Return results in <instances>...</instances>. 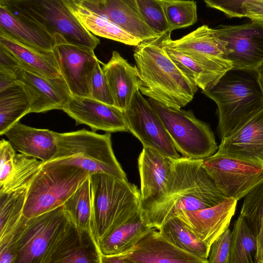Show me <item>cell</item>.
Returning a JSON list of instances; mask_svg holds the SVG:
<instances>
[{
	"label": "cell",
	"instance_id": "cell-1",
	"mask_svg": "<svg viewBox=\"0 0 263 263\" xmlns=\"http://www.w3.org/2000/svg\"><path fill=\"white\" fill-rule=\"evenodd\" d=\"M226 198L204 168L202 160L181 157L175 160L163 192L140 211L146 226L158 229L181 211L213 207Z\"/></svg>",
	"mask_w": 263,
	"mask_h": 263
},
{
	"label": "cell",
	"instance_id": "cell-2",
	"mask_svg": "<svg viewBox=\"0 0 263 263\" xmlns=\"http://www.w3.org/2000/svg\"><path fill=\"white\" fill-rule=\"evenodd\" d=\"M134 58L142 95L176 109L193 100L198 87L168 55L161 37L140 43Z\"/></svg>",
	"mask_w": 263,
	"mask_h": 263
},
{
	"label": "cell",
	"instance_id": "cell-3",
	"mask_svg": "<svg viewBox=\"0 0 263 263\" xmlns=\"http://www.w3.org/2000/svg\"><path fill=\"white\" fill-rule=\"evenodd\" d=\"M201 92L217 106L218 132L227 137L263 108V92L256 70L232 68Z\"/></svg>",
	"mask_w": 263,
	"mask_h": 263
},
{
	"label": "cell",
	"instance_id": "cell-4",
	"mask_svg": "<svg viewBox=\"0 0 263 263\" xmlns=\"http://www.w3.org/2000/svg\"><path fill=\"white\" fill-rule=\"evenodd\" d=\"M91 228L97 242L140 210V192L127 180L103 173L90 176Z\"/></svg>",
	"mask_w": 263,
	"mask_h": 263
},
{
	"label": "cell",
	"instance_id": "cell-5",
	"mask_svg": "<svg viewBox=\"0 0 263 263\" xmlns=\"http://www.w3.org/2000/svg\"><path fill=\"white\" fill-rule=\"evenodd\" d=\"M54 134L57 151L50 161L77 166L89 176L103 173L127 180L114 154L110 133L100 135L83 129Z\"/></svg>",
	"mask_w": 263,
	"mask_h": 263
},
{
	"label": "cell",
	"instance_id": "cell-6",
	"mask_svg": "<svg viewBox=\"0 0 263 263\" xmlns=\"http://www.w3.org/2000/svg\"><path fill=\"white\" fill-rule=\"evenodd\" d=\"M89 176L76 166L44 163L28 186L23 215L29 219L62 206Z\"/></svg>",
	"mask_w": 263,
	"mask_h": 263
},
{
	"label": "cell",
	"instance_id": "cell-7",
	"mask_svg": "<svg viewBox=\"0 0 263 263\" xmlns=\"http://www.w3.org/2000/svg\"><path fill=\"white\" fill-rule=\"evenodd\" d=\"M13 13L60 34L73 44L94 50L100 40L89 32L71 11L65 0H0Z\"/></svg>",
	"mask_w": 263,
	"mask_h": 263
},
{
	"label": "cell",
	"instance_id": "cell-8",
	"mask_svg": "<svg viewBox=\"0 0 263 263\" xmlns=\"http://www.w3.org/2000/svg\"><path fill=\"white\" fill-rule=\"evenodd\" d=\"M148 101L182 157L203 160L217 152L218 146L210 126L196 118L192 111L170 107L149 98Z\"/></svg>",
	"mask_w": 263,
	"mask_h": 263
},
{
	"label": "cell",
	"instance_id": "cell-9",
	"mask_svg": "<svg viewBox=\"0 0 263 263\" xmlns=\"http://www.w3.org/2000/svg\"><path fill=\"white\" fill-rule=\"evenodd\" d=\"M70 221L63 205L38 216L27 218L16 242L13 263H44Z\"/></svg>",
	"mask_w": 263,
	"mask_h": 263
},
{
	"label": "cell",
	"instance_id": "cell-10",
	"mask_svg": "<svg viewBox=\"0 0 263 263\" xmlns=\"http://www.w3.org/2000/svg\"><path fill=\"white\" fill-rule=\"evenodd\" d=\"M202 163L227 198L238 201L263 181V167L252 163L216 153L202 160Z\"/></svg>",
	"mask_w": 263,
	"mask_h": 263
},
{
	"label": "cell",
	"instance_id": "cell-11",
	"mask_svg": "<svg viewBox=\"0 0 263 263\" xmlns=\"http://www.w3.org/2000/svg\"><path fill=\"white\" fill-rule=\"evenodd\" d=\"M123 113L128 132L140 140L143 147L172 159L181 157L159 116L139 90Z\"/></svg>",
	"mask_w": 263,
	"mask_h": 263
},
{
	"label": "cell",
	"instance_id": "cell-12",
	"mask_svg": "<svg viewBox=\"0 0 263 263\" xmlns=\"http://www.w3.org/2000/svg\"><path fill=\"white\" fill-rule=\"evenodd\" d=\"M53 52L60 72L72 96H90L91 77L99 61L94 50L72 44L54 35Z\"/></svg>",
	"mask_w": 263,
	"mask_h": 263
},
{
	"label": "cell",
	"instance_id": "cell-13",
	"mask_svg": "<svg viewBox=\"0 0 263 263\" xmlns=\"http://www.w3.org/2000/svg\"><path fill=\"white\" fill-rule=\"evenodd\" d=\"M216 29L226 43L227 59L233 68L256 70L263 62V23L251 21Z\"/></svg>",
	"mask_w": 263,
	"mask_h": 263
},
{
	"label": "cell",
	"instance_id": "cell-14",
	"mask_svg": "<svg viewBox=\"0 0 263 263\" xmlns=\"http://www.w3.org/2000/svg\"><path fill=\"white\" fill-rule=\"evenodd\" d=\"M63 110L76 121L93 131L128 132L124 113L114 105L88 97L71 96Z\"/></svg>",
	"mask_w": 263,
	"mask_h": 263
},
{
	"label": "cell",
	"instance_id": "cell-15",
	"mask_svg": "<svg viewBox=\"0 0 263 263\" xmlns=\"http://www.w3.org/2000/svg\"><path fill=\"white\" fill-rule=\"evenodd\" d=\"M83 5L96 12L141 42L161 37L145 21L137 0H80Z\"/></svg>",
	"mask_w": 263,
	"mask_h": 263
},
{
	"label": "cell",
	"instance_id": "cell-16",
	"mask_svg": "<svg viewBox=\"0 0 263 263\" xmlns=\"http://www.w3.org/2000/svg\"><path fill=\"white\" fill-rule=\"evenodd\" d=\"M237 201L227 198L213 207L194 211H182L177 216L201 241L210 247L229 228Z\"/></svg>",
	"mask_w": 263,
	"mask_h": 263
},
{
	"label": "cell",
	"instance_id": "cell-17",
	"mask_svg": "<svg viewBox=\"0 0 263 263\" xmlns=\"http://www.w3.org/2000/svg\"><path fill=\"white\" fill-rule=\"evenodd\" d=\"M263 167V108L230 136L216 153Z\"/></svg>",
	"mask_w": 263,
	"mask_h": 263
},
{
	"label": "cell",
	"instance_id": "cell-18",
	"mask_svg": "<svg viewBox=\"0 0 263 263\" xmlns=\"http://www.w3.org/2000/svg\"><path fill=\"white\" fill-rule=\"evenodd\" d=\"M101 256L91 231H80L70 221L44 263H101Z\"/></svg>",
	"mask_w": 263,
	"mask_h": 263
},
{
	"label": "cell",
	"instance_id": "cell-19",
	"mask_svg": "<svg viewBox=\"0 0 263 263\" xmlns=\"http://www.w3.org/2000/svg\"><path fill=\"white\" fill-rule=\"evenodd\" d=\"M16 81L23 86L30 99V113L63 110L71 96L63 78H45L22 68Z\"/></svg>",
	"mask_w": 263,
	"mask_h": 263
},
{
	"label": "cell",
	"instance_id": "cell-20",
	"mask_svg": "<svg viewBox=\"0 0 263 263\" xmlns=\"http://www.w3.org/2000/svg\"><path fill=\"white\" fill-rule=\"evenodd\" d=\"M128 263H209L177 247L153 228L129 252L122 254Z\"/></svg>",
	"mask_w": 263,
	"mask_h": 263
},
{
	"label": "cell",
	"instance_id": "cell-21",
	"mask_svg": "<svg viewBox=\"0 0 263 263\" xmlns=\"http://www.w3.org/2000/svg\"><path fill=\"white\" fill-rule=\"evenodd\" d=\"M175 160L155 150L143 147L138 158L140 209L152 203L163 192Z\"/></svg>",
	"mask_w": 263,
	"mask_h": 263
},
{
	"label": "cell",
	"instance_id": "cell-22",
	"mask_svg": "<svg viewBox=\"0 0 263 263\" xmlns=\"http://www.w3.org/2000/svg\"><path fill=\"white\" fill-rule=\"evenodd\" d=\"M163 46L172 61L201 90L213 86L233 68L232 63L226 59L181 51Z\"/></svg>",
	"mask_w": 263,
	"mask_h": 263
},
{
	"label": "cell",
	"instance_id": "cell-23",
	"mask_svg": "<svg viewBox=\"0 0 263 263\" xmlns=\"http://www.w3.org/2000/svg\"><path fill=\"white\" fill-rule=\"evenodd\" d=\"M102 70L112 95L114 106L123 112L139 90V76L136 66L131 65L117 51L103 64Z\"/></svg>",
	"mask_w": 263,
	"mask_h": 263
},
{
	"label": "cell",
	"instance_id": "cell-24",
	"mask_svg": "<svg viewBox=\"0 0 263 263\" xmlns=\"http://www.w3.org/2000/svg\"><path fill=\"white\" fill-rule=\"evenodd\" d=\"M54 133L47 129L31 127L18 121L4 135L15 151L45 163L51 160L57 153Z\"/></svg>",
	"mask_w": 263,
	"mask_h": 263
},
{
	"label": "cell",
	"instance_id": "cell-25",
	"mask_svg": "<svg viewBox=\"0 0 263 263\" xmlns=\"http://www.w3.org/2000/svg\"><path fill=\"white\" fill-rule=\"evenodd\" d=\"M0 31L39 49L53 51L55 37L39 25L11 12L0 1Z\"/></svg>",
	"mask_w": 263,
	"mask_h": 263
},
{
	"label": "cell",
	"instance_id": "cell-26",
	"mask_svg": "<svg viewBox=\"0 0 263 263\" xmlns=\"http://www.w3.org/2000/svg\"><path fill=\"white\" fill-rule=\"evenodd\" d=\"M0 45L17 60L23 68L45 78H63L53 51L23 44L1 31Z\"/></svg>",
	"mask_w": 263,
	"mask_h": 263
},
{
	"label": "cell",
	"instance_id": "cell-27",
	"mask_svg": "<svg viewBox=\"0 0 263 263\" xmlns=\"http://www.w3.org/2000/svg\"><path fill=\"white\" fill-rule=\"evenodd\" d=\"M161 42L163 45L177 50L228 60L226 43L220 38L216 28L206 25L176 40L167 33L161 37Z\"/></svg>",
	"mask_w": 263,
	"mask_h": 263
},
{
	"label": "cell",
	"instance_id": "cell-28",
	"mask_svg": "<svg viewBox=\"0 0 263 263\" xmlns=\"http://www.w3.org/2000/svg\"><path fill=\"white\" fill-rule=\"evenodd\" d=\"M153 228L143 222L140 210L124 223L101 238L97 244L102 255L125 254Z\"/></svg>",
	"mask_w": 263,
	"mask_h": 263
},
{
	"label": "cell",
	"instance_id": "cell-29",
	"mask_svg": "<svg viewBox=\"0 0 263 263\" xmlns=\"http://www.w3.org/2000/svg\"><path fill=\"white\" fill-rule=\"evenodd\" d=\"M65 1L80 22L94 35L135 47L141 43L107 18L87 8L80 0Z\"/></svg>",
	"mask_w": 263,
	"mask_h": 263
},
{
	"label": "cell",
	"instance_id": "cell-30",
	"mask_svg": "<svg viewBox=\"0 0 263 263\" xmlns=\"http://www.w3.org/2000/svg\"><path fill=\"white\" fill-rule=\"evenodd\" d=\"M31 102L23 86L17 81L0 91V135L4 133L26 114Z\"/></svg>",
	"mask_w": 263,
	"mask_h": 263
},
{
	"label": "cell",
	"instance_id": "cell-31",
	"mask_svg": "<svg viewBox=\"0 0 263 263\" xmlns=\"http://www.w3.org/2000/svg\"><path fill=\"white\" fill-rule=\"evenodd\" d=\"M157 230L177 247L194 256L208 259L210 247L199 240L177 216L170 218Z\"/></svg>",
	"mask_w": 263,
	"mask_h": 263
},
{
	"label": "cell",
	"instance_id": "cell-32",
	"mask_svg": "<svg viewBox=\"0 0 263 263\" xmlns=\"http://www.w3.org/2000/svg\"><path fill=\"white\" fill-rule=\"evenodd\" d=\"M257 251L256 236L239 215L232 231L230 263H258Z\"/></svg>",
	"mask_w": 263,
	"mask_h": 263
},
{
	"label": "cell",
	"instance_id": "cell-33",
	"mask_svg": "<svg viewBox=\"0 0 263 263\" xmlns=\"http://www.w3.org/2000/svg\"><path fill=\"white\" fill-rule=\"evenodd\" d=\"M63 205L70 221L80 231H91L92 201L90 176Z\"/></svg>",
	"mask_w": 263,
	"mask_h": 263
},
{
	"label": "cell",
	"instance_id": "cell-34",
	"mask_svg": "<svg viewBox=\"0 0 263 263\" xmlns=\"http://www.w3.org/2000/svg\"><path fill=\"white\" fill-rule=\"evenodd\" d=\"M28 188L0 193V239L13 231L23 216Z\"/></svg>",
	"mask_w": 263,
	"mask_h": 263
},
{
	"label": "cell",
	"instance_id": "cell-35",
	"mask_svg": "<svg viewBox=\"0 0 263 263\" xmlns=\"http://www.w3.org/2000/svg\"><path fill=\"white\" fill-rule=\"evenodd\" d=\"M12 174L4 185L0 186V193L28 187L31 180L44 162L22 154H15Z\"/></svg>",
	"mask_w": 263,
	"mask_h": 263
},
{
	"label": "cell",
	"instance_id": "cell-36",
	"mask_svg": "<svg viewBox=\"0 0 263 263\" xmlns=\"http://www.w3.org/2000/svg\"><path fill=\"white\" fill-rule=\"evenodd\" d=\"M169 30L194 25L197 20V5L194 1L161 0Z\"/></svg>",
	"mask_w": 263,
	"mask_h": 263
},
{
	"label": "cell",
	"instance_id": "cell-37",
	"mask_svg": "<svg viewBox=\"0 0 263 263\" xmlns=\"http://www.w3.org/2000/svg\"><path fill=\"white\" fill-rule=\"evenodd\" d=\"M240 215L257 236L263 223V181L245 197Z\"/></svg>",
	"mask_w": 263,
	"mask_h": 263
},
{
	"label": "cell",
	"instance_id": "cell-38",
	"mask_svg": "<svg viewBox=\"0 0 263 263\" xmlns=\"http://www.w3.org/2000/svg\"><path fill=\"white\" fill-rule=\"evenodd\" d=\"M140 12L147 25L161 36L170 33L161 0H137Z\"/></svg>",
	"mask_w": 263,
	"mask_h": 263
},
{
	"label": "cell",
	"instance_id": "cell-39",
	"mask_svg": "<svg viewBox=\"0 0 263 263\" xmlns=\"http://www.w3.org/2000/svg\"><path fill=\"white\" fill-rule=\"evenodd\" d=\"M99 60L93 70L90 85V98L114 105V100Z\"/></svg>",
	"mask_w": 263,
	"mask_h": 263
},
{
	"label": "cell",
	"instance_id": "cell-40",
	"mask_svg": "<svg viewBox=\"0 0 263 263\" xmlns=\"http://www.w3.org/2000/svg\"><path fill=\"white\" fill-rule=\"evenodd\" d=\"M232 231L229 228L212 243L209 263H230Z\"/></svg>",
	"mask_w": 263,
	"mask_h": 263
},
{
	"label": "cell",
	"instance_id": "cell-41",
	"mask_svg": "<svg viewBox=\"0 0 263 263\" xmlns=\"http://www.w3.org/2000/svg\"><path fill=\"white\" fill-rule=\"evenodd\" d=\"M15 154L10 142L2 139L0 141V186L8 182L12 174Z\"/></svg>",
	"mask_w": 263,
	"mask_h": 263
},
{
	"label": "cell",
	"instance_id": "cell-42",
	"mask_svg": "<svg viewBox=\"0 0 263 263\" xmlns=\"http://www.w3.org/2000/svg\"><path fill=\"white\" fill-rule=\"evenodd\" d=\"M204 2L208 7L219 10L230 17H246L243 8L245 0H205Z\"/></svg>",
	"mask_w": 263,
	"mask_h": 263
},
{
	"label": "cell",
	"instance_id": "cell-43",
	"mask_svg": "<svg viewBox=\"0 0 263 263\" xmlns=\"http://www.w3.org/2000/svg\"><path fill=\"white\" fill-rule=\"evenodd\" d=\"M22 68L17 60L0 45V73L16 80L18 73Z\"/></svg>",
	"mask_w": 263,
	"mask_h": 263
},
{
	"label": "cell",
	"instance_id": "cell-44",
	"mask_svg": "<svg viewBox=\"0 0 263 263\" xmlns=\"http://www.w3.org/2000/svg\"><path fill=\"white\" fill-rule=\"evenodd\" d=\"M243 8L246 17L263 23V0H245Z\"/></svg>",
	"mask_w": 263,
	"mask_h": 263
},
{
	"label": "cell",
	"instance_id": "cell-45",
	"mask_svg": "<svg viewBox=\"0 0 263 263\" xmlns=\"http://www.w3.org/2000/svg\"><path fill=\"white\" fill-rule=\"evenodd\" d=\"M101 263H128L124 260L122 254L103 255L101 256Z\"/></svg>",
	"mask_w": 263,
	"mask_h": 263
},
{
	"label": "cell",
	"instance_id": "cell-46",
	"mask_svg": "<svg viewBox=\"0 0 263 263\" xmlns=\"http://www.w3.org/2000/svg\"><path fill=\"white\" fill-rule=\"evenodd\" d=\"M257 261L263 258V223L261 224L257 236Z\"/></svg>",
	"mask_w": 263,
	"mask_h": 263
},
{
	"label": "cell",
	"instance_id": "cell-47",
	"mask_svg": "<svg viewBox=\"0 0 263 263\" xmlns=\"http://www.w3.org/2000/svg\"><path fill=\"white\" fill-rule=\"evenodd\" d=\"M259 82L263 92V62L256 69Z\"/></svg>",
	"mask_w": 263,
	"mask_h": 263
},
{
	"label": "cell",
	"instance_id": "cell-48",
	"mask_svg": "<svg viewBox=\"0 0 263 263\" xmlns=\"http://www.w3.org/2000/svg\"><path fill=\"white\" fill-rule=\"evenodd\" d=\"M258 263H263V258L259 260L258 262Z\"/></svg>",
	"mask_w": 263,
	"mask_h": 263
}]
</instances>
